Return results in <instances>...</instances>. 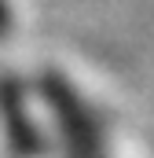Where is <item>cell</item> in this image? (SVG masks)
Instances as JSON below:
<instances>
[{
	"label": "cell",
	"instance_id": "6da1fadb",
	"mask_svg": "<svg viewBox=\"0 0 154 158\" xmlns=\"http://www.w3.org/2000/svg\"><path fill=\"white\" fill-rule=\"evenodd\" d=\"M11 26V7H7V0H0V30H7Z\"/></svg>",
	"mask_w": 154,
	"mask_h": 158
}]
</instances>
